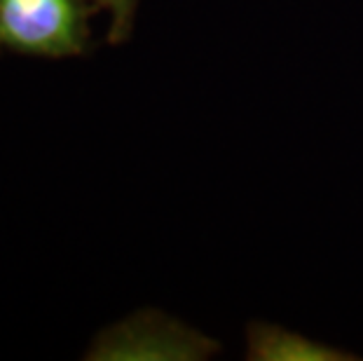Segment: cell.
Returning <instances> with one entry per match:
<instances>
[{
    "mask_svg": "<svg viewBox=\"0 0 363 361\" xmlns=\"http://www.w3.org/2000/svg\"><path fill=\"white\" fill-rule=\"evenodd\" d=\"M220 345L162 312H141L96 338L87 359L99 361H202Z\"/></svg>",
    "mask_w": 363,
    "mask_h": 361,
    "instance_id": "6da1fadb",
    "label": "cell"
},
{
    "mask_svg": "<svg viewBox=\"0 0 363 361\" xmlns=\"http://www.w3.org/2000/svg\"><path fill=\"white\" fill-rule=\"evenodd\" d=\"M106 10H111L113 17V40H118L129 30L131 17L136 10V0H99Z\"/></svg>",
    "mask_w": 363,
    "mask_h": 361,
    "instance_id": "277c9868",
    "label": "cell"
},
{
    "mask_svg": "<svg viewBox=\"0 0 363 361\" xmlns=\"http://www.w3.org/2000/svg\"><path fill=\"white\" fill-rule=\"evenodd\" d=\"M246 359L251 361H350L345 350L330 348L291 328L269 321H253L246 331Z\"/></svg>",
    "mask_w": 363,
    "mask_h": 361,
    "instance_id": "3957f363",
    "label": "cell"
},
{
    "mask_svg": "<svg viewBox=\"0 0 363 361\" xmlns=\"http://www.w3.org/2000/svg\"><path fill=\"white\" fill-rule=\"evenodd\" d=\"M0 43L38 57H73L84 50L78 0H0Z\"/></svg>",
    "mask_w": 363,
    "mask_h": 361,
    "instance_id": "7a4b0ae2",
    "label": "cell"
}]
</instances>
